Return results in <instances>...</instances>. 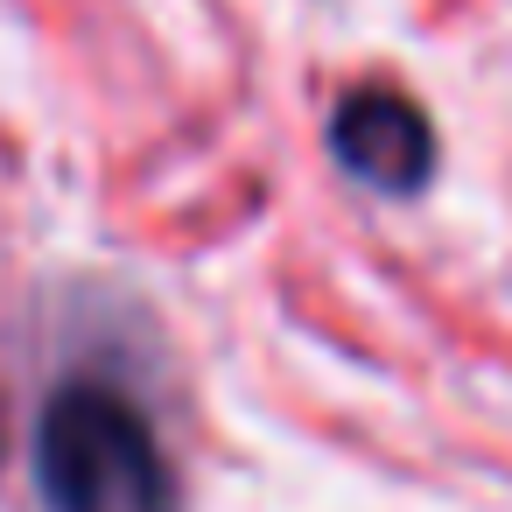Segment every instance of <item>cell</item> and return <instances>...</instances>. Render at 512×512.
<instances>
[{"label":"cell","instance_id":"cell-1","mask_svg":"<svg viewBox=\"0 0 512 512\" xmlns=\"http://www.w3.org/2000/svg\"><path fill=\"white\" fill-rule=\"evenodd\" d=\"M36 484L50 512H176V477L148 414L99 379L57 386L43 407Z\"/></svg>","mask_w":512,"mask_h":512},{"label":"cell","instance_id":"cell-2","mask_svg":"<svg viewBox=\"0 0 512 512\" xmlns=\"http://www.w3.org/2000/svg\"><path fill=\"white\" fill-rule=\"evenodd\" d=\"M330 148L372 190H421L428 169H435V134H428L421 106L400 99V92H386V85H365V92H351L337 106Z\"/></svg>","mask_w":512,"mask_h":512}]
</instances>
